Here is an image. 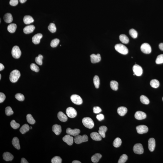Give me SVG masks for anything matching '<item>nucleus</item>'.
I'll return each instance as SVG.
<instances>
[{
	"instance_id": "obj_45",
	"label": "nucleus",
	"mask_w": 163,
	"mask_h": 163,
	"mask_svg": "<svg viewBox=\"0 0 163 163\" xmlns=\"http://www.w3.org/2000/svg\"><path fill=\"white\" fill-rule=\"evenodd\" d=\"M155 63L157 64L163 63V54H160L158 56L155 60Z\"/></svg>"
},
{
	"instance_id": "obj_21",
	"label": "nucleus",
	"mask_w": 163,
	"mask_h": 163,
	"mask_svg": "<svg viewBox=\"0 0 163 163\" xmlns=\"http://www.w3.org/2000/svg\"><path fill=\"white\" fill-rule=\"evenodd\" d=\"M4 160L7 161H11L14 158V156L11 153L6 152L4 153L3 155Z\"/></svg>"
},
{
	"instance_id": "obj_41",
	"label": "nucleus",
	"mask_w": 163,
	"mask_h": 163,
	"mask_svg": "<svg viewBox=\"0 0 163 163\" xmlns=\"http://www.w3.org/2000/svg\"><path fill=\"white\" fill-rule=\"evenodd\" d=\"M129 33L130 36L133 38H136L137 37V32L134 29H130L129 31Z\"/></svg>"
},
{
	"instance_id": "obj_37",
	"label": "nucleus",
	"mask_w": 163,
	"mask_h": 163,
	"mask_svg": "<svg viewBox=\"0 0 163 163\" xmlns=\"http://www.w3.org/2000/svg\"><path fill=\"white\" fill-rule=\"evenodd\" d=\"M27 122L31 124H34L35 122V120L34 119L33 117L30 114H27L26 116Z\"/></svg>"
},
{
	"instance_id": "obj_49",
	"label": "nucleus",
	"mask_w": 163,
	"mask_h": 163,
	"mask_svg": "<svg viewBox=\"0 0 163 163\" xmlns=\"http://www.w3.org/2000/svg\"><path fill=\"white\" fill-rule=\"evenodd\" d=\"M93 112L95 114H98L102 111V109L98 106L94 107L93 108Z\"/></svg>"
},
{
	"instance_id": "obj_28",
	"label": "nucleus",
	"mask_w": 163,
	"mask_h": 163,
	"mask_svg": "<svg viewBox=\"0 0 163 163\" xmlns=\"http://www.w3.org/2000/svg\"><path fill=\"white\" fill-rule=\"evenodd\" d=\"M102 157L101 154H96L92 157L91 160L93 163H96L99 162V160Z\"/></svg>"
},
{
	"instance_id": "obj_7",
	"label": "nucleus",
	"mask_w": 163,
	"mask_h": 163,
	"mask_svg": "<svg viewBox=\"0 0 163 163\" xmlns=\"http://www.w3.org/2000/svg\"><path fill=\"white\" fill-rule=\"evenodd\" d=\"M140 49L142 52L145 54H149L151 53L152 51L151 46L147 43H144L142 44Z\"/></svg>"
},
{
	"instance_id": "obj_42",
	"label": "nucleus",
	"mask_w": 163,
	"mask_h": 163,
	"mask_svg": "<svg viewBox=\"0 0 163 163\" xmlns=\"http://www.w3.org/2000/svg\"><path fill=\"white\" fill-rule=\"evenodd\" d=\"M59 40L57 38H55V39L53 40L51 42V46L52 48H55L59 44Z\"/></svg>"
},
{
	"instance_id": "obj_30",
	"label": "nucleus",
	"mask_w": 163,
	"mask_h": 163,
	"mask_svg": "<svg viewBox=\"0 0 163 163\" xmlns=\"http://www.w3.org/2000/svg\"><path fill=\"white\" fill-rule=\"evenodd\" d=\"M119 39L122 43L127 44L129 43V39L128 37L125 34H122L119 36Z\"/></svg>"
},
{
	"instance_id": "obj_8",
	"label": "nucleus",
	"mask_w": 163,
	"mask_h": 163,
	"mask_svg": "<svg viewBox=\"0 0 163 163\" xmlns=\"http://www.w3.org/2000/svg\"><path fill=\"white\" fill-rule=\"evenodd\" d=\"M133 150L136 154H141L144 153V148L142 144H135L133 147Z\"/></svg>"
},
{
	"instance_id": "obj_60",
	"label": "nucleus",
	"mask_w": 163,
	"mask_h": 163,
	"mask_svg": "<svg viewBox=\"0 0 163 163\" xmlns=\"http://www.w3.org/2000/svg\"></svg>"
},
{
	"instance_id": "obj_40",
	"label": "nucleus",
	"mask_w": 163,
	"mask_h": 163,
	"mask_svg": "<svg viewBox=\"0 0 163 163\" xmlns=\"http://www.w3.org/2000/svg\"><path fill=\"white\" fill-rule=\"evenodd\" d=\"M43 56L42 55L39 54L38 56L36 57L35 58V61L36 63L37 64L40 65H42V59H43Z\"/></svg>"
},
{
	"instance_id": "obj_22",
	"label": "nucleus",
	"mask_w": 163,
	"mask_h": 163,
	"mask_svg": "<svg viewBox=\"0 0 163 163\" xmlns=\"http://www.w3.org/2000/svg\"><path fill=\"white\" fill-rule=\"evenodd\" d=\"M128 109L124 107H120L118 108L117 112L120 116H123L125 115L127 112Z\"/></svg>"
},
{
	"instance_id": "obj_17",
	"label": "nucleus",
	"mask_w": 163,
	"mask_h": 163,
	"mask_svg": "<svg viewBox=\"0 0 163 163\" xmlns=\"http://www.w3.org/2000/svg\"><path fill=\"white\" fill-rule=\"evenodd\" d=\"M148 148L150 152L154 151L155 146V139L154 138H150L149 139L148 141Z\"/></svg>"
},
{
	"instance_id": "obj_39",
	"label": "nucleus",
	"mask_w": 163,
	"mask_h": 163,
	"mask_svg": "<svg viewBox=\"0 0 163 163\" xmlns=\"http://www.w3.org/2000/svg\"><path fill=\"white\" fill-rule=\"evenodd\" d=\"M48 29L51 33H54L57 30L55 25L53 23H51L48 27Z\"/></svg>"
},
{
	"instance_id": "obj_48",
	"label": "nucleus",
	"mask_w": 163,
	"mask_h": 163,
	"mask_svg": "<svg viewBox=\"0 0 163 163\" xmlns=\"http://www.w3.org/2000/svg\"><path fill=\"white\" fill-rule=\"evenodd\" d=\"M30 68L31 70L36 72H38L39 71V67L34 63H32L30 66Z\"/></svg>"
},
{
	"instance_id": "obj_6",
	"label": "nucleus",
	"mask_w": 163,
	"mask_h": 163,
	"mask_svg": "<svg viewBox=\"0 0 163 163\" xmlns=\"http://www.w3.org/2000/svg\"><path fill=\"white\" fill-rule=\"evenodd\" d=\"M72 102L74 104L77 105H80L83 103V100L81 97L77 94H73L70 97Z\"/></svg>"
},
{
	"instance_id": "obj_11",
	"label": "nucleus",
	"mask_w": 163,
	"mask_h": 163,
	"mask_svg": "<svg viewBox=\"0 0 163 163\" xmlns=\"http://www.w3.org/2000/svg\"><path fill=\"white\" fill-rule=\"evenodd\" d=\"M137 133L140 134H145L147 132L148 129L146 126L140 125L137 126L136 128Z\"/></svg>"
},
{
	"instance_id": "obj_15",
	"label": "nucleus",
	"mask_w": 163,
	"mask_h": 163,
	"mask_svg": "<svg viewBox=\"0 0 163 163\" xmlns=\"http://www.w3.org/2000/svg\"><path fill=\"white\" fill-rule=\"evenodd\" d=\"M134 117L135 119L138 120H142L146 118V115L143 112L138 111L135 113Z\"/></svg>"
},
{
	"instance_id": "obj_20",
	"label": "nucleus",
	"mask_w": 163,
	"mask_h": 163,
	"mask_svg": "<svg viewBox=\"0 0 163 163\" xmlns=\"http://www.w3.org/2000/svg\"><path fill=\"white\" fill-rule=\"evenodd\" d=\"M90 137L93 140L95 141H100L102 139V137L99 133L96 132L92 133L90 134Z\"/></svg>"
},
{
	"instance_id": "obj_23",
	"label": "nucleus",
	"mask_w": 163,
	"mask_h": 163,
	"mask_svg": "<svg viewBox=\"0 0 163 163\" xmlns=\"http://www.w3.org/2000/svg\"><path fill=\"white\" fill-rule=\"evenodd\" d=\"M107 128L105 126H102L99 128V133L102 137L104 138L105 137V133L107 130Z\"/></svg>"
},
{
	"instance_id": "obj_56",
	"label": "nucleus",
	"mask_w": 163,
	"mask_h": 163,
	"mask_svg": "<svg viewBox=\"0 0 163 163\" xmlns=\"http://www.w3.org/2000/svg\"><path fill=\"white\" fill-rule=\"evenodd\" d=\"M72 163H81L80 162L78 161V160H74L72 162Z\"/></svg>"
},
{
	"instance_id": "obj_26",
	"label": "nucleus",
	"mask_w": 163,
	"mask_h": 163,
	"mask_svg": "<svg viewBox=\"0 0 163 163\" xmlns=\"http://www.w3.org/2000/svg\"><path fill=\"white\" fill-rule=\"evenodd\" d=\"M58 119L62 122H66L68 120V117L61 112H58Z\"/></svg>"
},
{
	"instance_id": "obj_19",
	"label": "nucleus",
	"mask_w": 163,
	"mask_h": 163,
	"mask_svg": "<svg viewBox=\"0 0 163 163\" xmlns=\"http://www.w3.org/2000/svg\"><path fill=\"white\" fill-rule=\"evenodd\" d=\"M35 28V27L33 25L27 26L24 28L23 32L26 34H29L33 32Z\"/></svg>"
},
{
	"instance_id": "obj_9",
	"label": "nucleus",
	"mask_w": 163,
	"mask_h": 163,
	"mask_svg": "<svg viewBox=\"0 0 163 163\" xmlns=\"http://www.w3.org/2000/svg\"><path fill=\"white\" fill-rule=\"evenodd\" d=\"M66 113L69 117L73 118L75 117L77 115V112L75 109L72 107L67 108Z\"/></svg>"
},
{
	"instance_id": "obj_51",
	"label": "nucleus",
	"mask_w": 163,
	"mask_h": 163,
	"mask_svg": "<svg viewBox=\"0 0 163 163\" xmlns=\"http://www.w3.org/2000/svg\"><path fill=\"white\" fill-rule=\"evenodd\" d=\"M6 96L3 93H0V103H1L4 101L6 99Z\"/></svg>"
},
{
	"instance_id": "obj_1",
	"label": "nucleus",
	"mask_w": 163,
	"mask_h": 163,
	"mask_svg": "<svg viewBox=\"0 0 163 163\" xmlns=\"http://www.w3.org/2000/svg\"><path fill=\"white\" fill-rule=\"evenodd\" d=\"M21 76L20 72L17 69L12 71L10 73L9 79L12 83H15L18 81Z\"/></svg>"
},
{
	"instance_id": "obj_4",
	"label": "nucleus",
	"mask_w": 163,
	"mask_h": 163,
	"mask_svg": "<svg viewBox=\"0 0 163 163\" xmlns=\"http://www.w3.org/2000/svg\"><path fill=\"white\" fill-rule=\"evenodd\" d=\"M88 140V137L86 135L83 136L78 135L76 136L74 139L75 142L77 144H79L83 142H86Z\"/></svg>"
},
{
	"instance_id": "obj_16",
	"label": "nucleus",
	"mask_w": 163,
	"mask_h": 163,
	"mask_svg": "<svg viewBox=\"0 0 163 163\" xmlns=\"http://www.w3.org/2000/svg\"><path fill=\"white\" fill-rule=\"evenodd\" d=\"M43 35L41 33H38L35 35L32 38V42L34 44H39L40 42L41 38H42Z\"/></svg>"
},
{
	"instance_id": "obj_32",
	"label": "nucleus",
	"mask_w": 163,
	"mask_h": 163,
	"mask_svg": "<svg viewBox=\"0 0 163 163\" xmlns=\"http://www.w3.org/2000/svg\"><path fill=\"white\" fill-rule=\"evenodd\" d=\"M111 88L113 90L117 91L118 89L119 84L117 82L115 81H112L110 83Z\"/></svg>"
},
{
	"instance_id": "obj_46",
	"label": "nucleus",
	"mask_w": 163,
	"mask_h": 163,
	"mask_svg": "<svg viewBox=\"0 0 163 163\" xmlns=\"http://www.w3.org/2000/svg\"><path fill=\"white\" fill-rule=\"evenodd\" d=\"M10 125L13 129H18L20 127V124L16 122L14 120H12L10 123Z\"/></svg>"
},
{
	"instance_id": "obj_53",
	"label": "nucleus",
	"mask_w": 163,
	"mask_h": 163,
	"mask_svg": "<svg viewBox=\"0 0 163 163\" xmlns=\"http://www.w3.org/2000/svg\"><path fill=\"white\" fill-rule=\"evenodd\" d=\"M21 163H28V162L27 160L24 158H22L21 159Z\"/></svg>"
},
{
	"instance_id": "obj_2",
	"label": "nucleus",
	"mask_w": 163,
	"mask_h": 163,
	"mask_svg": "<svg viewBox=\"0 0 163 163\" xmlns=\"http://www.w3.org/2000/svg\"><path fill=\"white\" fill-rule=\"evenodd\" d=\"M114 48L117 51L121 54L126 55L129 52V50L127 48L125 45L120 43L115 45Z\"/></svg>"
},
{
	"instance_id": "obj_44",
	"label": "nucleus",
	"mask_w": 163,
	"mask_h": 163,
	"mask_svg": "<svg viewBox=\"0 0 163 163\" xmlns=\"http://www.w3.org/2000/svg\"><path fill=\"white\" fill-rule=\"evenodd\" d=\"M5 113L6 115L9 116L13 114L14 112L10 107L8 106L6 108Z\"/></svg>"
},
{
	"instance_id": "obj_43",
	"label": "nucleus",
	"mask_w": 163,
	"mask_h": 163,
	"mask_svg": "<svg viewBox=\"0 0 163 163\" xmlns=\"http://www.w3.org/2000/svg\"><path fill=\"white\" fill-rule=\"evenodd\" d=\"M51 162L52 163H61L62 159L60 157L56 156L52 159Z\"/></svg>"
},
{
	"instance_id": "obj_13",
	"label": "nucleus",
	"mask_w": 163,
	"mask_h": 163,
	"mask_svg": "<svg viewBox=\"0 0 163 163\" xmlns=\"http://www.w3.org/2000/svg\"><path fill=\"white\" fill-rule=\"evenodd\" d=\"M90 57L91 61L93 63H99L101 60V57L99 54L96 55L93 54L90 56Z\"/></svg>"
},
{
	"instance_id": "obj_34",
	"label": "nucleus",
	"mask_w": 163,
	"mask_h": 163,
	"mask_svg": "<svg viewBox=\"0 0 163 163\" xmlns=\"http://www.w3.org/2000/svg\"><path fill=\"white\" fill-rule=\"evenodd\" d=\"M122 141L121 139L119 137L116 138L113 141V145L114 147H119L121 145Z\"/></svg>"
},
{
	"instance_id": "obj_59",
	"label": "nucleus",
	"mask_w": 163,
	"mask_h": 163,
	"mask_svg": "<svg viewBox=\"0 0 163 163\" xmlns=\"http://www.w3.org/2000/svg\"><path fill=\"white\" fill-rule=\"evenodd\" d=\"M1 74H0V79H1Z\"/></svg>"
},
{
	"instance_id": "obj_29",
	"label": "nucleus",
	"mask_w": 163,
	"mask_h": 163,
	"mask_svg": "<svg viewBox=\"0 0 163 163\" xmlns=\"http://www.w3.org/2000/svg\"><path fill=\"white\" fill-rule=\"evenodd\" d=\"M17 28V25L15 24L12 23L10 24L7 27V30L9 32L11 33H14Z\"/></svg>"
},
{
	"instance_id": "obj_5",
	"label": "nucleus",
	"mask_w": 163,
	"mask_h": 163,
	"mask_svg": "<svg viewBox=\"0 0 163 163\" xmlns=\"http://www.w3.org/2000/svg\"><path fill=\"white\" fill-rule=\"evenodd\" d=\"M12 54L13 58L15 59H18L20 57L21 55V51L18 46H14L12 48Z\"/></svg>"
},
{
	"instance_id": "obj_14",
	"label": "nucleus",
	"mask_w": 163,
	"mask_h": 163,
	"mask_svg": "<svg viewBox=\"0 0 163 163\" xmlns=\"http://www.w3.org/2000/svg\"><path fill=\"white\" fill-rule=\"evenodd\" d=\"M63 141L67 143L68 145L71 146L73 142V138L69 134L66 135L63 138Z\"/></svg>"
},
{
	"instance_id": "obj_38",
	"label": "nucleus",
	"mask_w": 163,
	"mask_h": 163,
	"mask_svg": "<svg viewBox=\"0 0 163 163\" xmlns=\"http://www.w3.org/2000/svg\"><path fill=\"white\" fill-rule=\"evenodd\" d=\"M128 159V156L126 154H124L120 157L118 163H124L126 162Z\"/></svg>"
},
{
	"instance_id": "obj_54",
	"label": "nucleus",
	"mask_w": 163,
	"mask_h": 163,
	"mask_svg": "<svg viewBox=\"0 0 163 163\" xmlns=\"http://www.w3.org/2000/svg\"><path fill=\"white\" fill-rule=\"evenodd\" d=\"M159 48L160 50L163 51V43H161L159 44Z\"/></svg>"
},
{
	"instance_id": "obj_36",
	"label": "nucleus",
	"mask_w": 163,
	"mask_h": 163,
	"mask_svg": "<svg viewBox=\"0 0 163 163\" xmlns=\"http://www.w3.org/2000/svg\"><path fill=\"white\" fill-rule=\"evenodd\" d=\"M140 101L143 104H148L150 103V101L149 99L145 95H141L140 97Z\"/></svg>"
},
{
	"instance_id": "obj_50",
	"label": "nucleus",
	"mask_w": 163,
	"mask_h": 163,
	"mask_svg": "<svg viewBox=\"0 0 163 163\" xmlns=\"http://www.w3.org/2000/svg\"><path fill=\"white\" fill-rule=\"evenodd\" d=\"M18 0H10L9 2V4L11 6H15L18 4Z\"/></svg>"
},
{
	"instance_id": "obj_52",
	"label": "nucleus",
	"mask_w": 163,
	"mask_h": 163,
	"mask_svg": "<svg viewBox=\"0 0 163 163\" xmlns=\"http://www.w3.org/2000/svg\"><path fill=\"white\" fill-rule=\"evenodd\" d=\"M97 119L99 121H101L102 120H104V115L103 114H99L96 116Z\"/></svg>"
},
{
	"instance_id": "obj_25",
	"label": "nucleus",
	"mask_w": 163,
	"mask_h": 163,
	"mask_svg": "<svg viewBox=\"0 0 163 163\" xmlns=\"http://www.w3.org/2000/svg\"><path fill=\"white\" fill-rule=\"evenodd\" d=\"M12 145L16 149L19 150L20 148L19 139L17 137H14L12 139Z\"/></svg>"
},
{
	"instance_id": "obj_31",
	"label": "nucleus",
	"mask_w": 163,
	"mask_h": 163,
	"mask_svg": "<svg viewBox=\"0 0 163 163\" xmlns=\"http://www.w3.org/2000/svg\"><path fill=\"white\" fill-rule=\"evenodd\" d=\"M29 125L28 124H25L21 127L20 129V131L22 134H23L29 131Z\"/></svg>"
},
{
	"instance_id": "obj_18",
	"label": "nucleus",
	"mask_w": 163,
	"mask_h": 163,
	"mask_svg": "<svg viewBox=\"0 0 163 163\" xmlns=\"http://www.w3.org/2000/svg\"><path fill=\"white\" fill-rule=\"evenodd\" d=\"M52 131L57 135H59L62 131L61 127L60 125L55 124L52 127Z\"/></svg>"
},
{
	"instance_id": "obj_12",
	"label": "nucleus",
	"mask_w": 163,
	"mask_h": 163,
	"mask_svg": "<svg viewBox=\"0 0 163 163\" xmlns=\"http://www.w3.org/2000/svg\"><path fill=\"white\" fill-rule=\"evenodd\" d=\"M80 132V130L78 129H72L70 128H68L66 130V133L67 134L74 137L79 135Z\"/></svg>"
},
{
	"instance_id": "obj_35",
	"label": "nucleus",
	"mask_w": 163,
	"mask_h": 163,
	"mask_svg": "<svg viewBox=\"0 0 163 163\" xmlns=\"http://www.w3.org/2000/svg\"><path fill=\"white\" fill-rule=\"evenodd\" d=\"M93 83L94 86L96 89L99 88V85H100V80L99 77L97 76H94L93 79Z\"/></svg>"
},
{
	"instance_id": "obj_24",
	"label": "nucleus",
	"mask_w": 163,
	"mask_h": 163,
	"mask_svg": "<svg viewBox=\"0 0 163 163\" xmlns=\"http://www.w3.org/2000/svg\"><path fill=\"white\" fill-rule=\"evenodd\" d=\"M5 22L7 23H10L13 21V17L10 13H6L3 17Z\"/></svg>"
},
{
	"instance_id": "obj_3",
	"label": "nucleus",
	"mask_w": 163,
	"mask_h": 163,
	"mask_svg": "<svg viewBox=\"0 0 163 163\" xmlns=\"http://www.w3.org/2000/svg\"><path fill=\"white\" fill-rule=\"evenodd\" d=\"M82 123L83 125L89 129H92L94 126V123L93 120L90 118L86 117L82 120Z\"/></svg>"
},
{
	"instance_id": "obj_10",
	"label": "nucleus",
	"mask_w": 163,
	"mask_h": 163,
	"mask_svg": "<svg viewBox=\"0 0 163 163\" xmlns=\"http://www.w3.org/2000/svg\"><path fill=\"white\" fill-rule=\"evenodd\" d=\"M133 70L134 74L137 76H140L142 74V68L138 65H134L133 67Z\"/></svg>"
},
{
	"instance_id": "obj_58",
	"label": "nucleus",
	"mask_w": 163,
	"mask_h": 163,
	"mask_svg": "<svg viewBox=\"0 0 163 163\" xmlns=\"http://www.w3.org/2000/svg\"><path fill=\"white\" fill-rule=\"evenodd\" d=\"M32 129V127H30V129Z\"/></svg>"
},
{
	"instance_id": "obj_33",
	"label": "nucleus",
	"mask_w": 163,
	"mask_h": 163,
	"mask_svg": "<svg viewBox=\"0 0 163 163\" xmlns=\"http://www.w3.org/2000/svg\"><path fill=\"white\" fill-rule=\"evenodd\" d=\"M150 85L152 87L154 88H157L160 86V83L157 80L154 79L151 80L150 82Z\"/></svg>"
},
{
	"instance_id": "obj_47",
	"label": "nucleus",
	"mask_w": 163,
	"mask_h": 163,
	"mask_svg": "<svg viewBox=\"0 0 163 163\" xmlns=\"http://www.w3.org/2000/svg\"><path fill=\"white\" fill-rule=\"evenodd\" d=\"M15 97L17 100L20 101H23L25 99L24 95L21 93H17L16 94Z\"/></svg>"
},
{
	"instance_id": "obj_55",
	"label": "nucleus",
	"mask_w": 163,
	"mask_h": 163,
	"mask_svg": "<svg viewBox=\"0 0 163 163\" xmlns=\"http://www.w3.org/2000/svg\"><path fill=\"white\" fill-rule=\"evenodd\" d=\"M4 69V66L2 63H0V71Z\"/></svg>"
},
{
	"instance_id": "obj_57",
	"label": "nucleus",
	"mask_w": 163,
	"mask_h": 163,
	"mask_svg": "<svg viewBox=\"0 0 163 163\" xmlns=\"http://www.w3.org/2000/svg\"><path fill=\"white\" fill-rule=\"evenodd\" d=\"M26 1L27 0H19L20 2V3H25V2H26Z\"/></svg>"
},
{
	"instance_id": "obj_27",
	"label": "nucleus",
	"mask_w": 163,
	"mask_h": 163,
	"mask_svg": "<svg viewBox=\"0 0 163 163\" xmlns=\"http://www.w3.org/2000/svg\"><path fill=\"white\" fill-rule=\"evenodd\" d=\"M34 19L30 16H25L23 18V22L26 24H29L34 22Z\"/></svg>"
}]
</instances>
